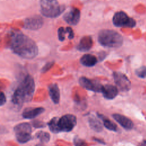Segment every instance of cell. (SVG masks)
<instances>
[{
    "mask_svg": "<svg viewBox=\"0 0 146 146\" xmlns=\"http://www.w3.org/2000/svg\"><path fill=\"white\" fill-rule=\"evenodd\" d=\"M10 48L15 54L25 59H33L38 53L35 42L21 33H16L12 36Z\"/></svg>",
    "mask_w": 146,
    "mask_h": 146,
    "instance_id": "obj_1",
    "label": "cell"
},
{
    "mask_svg": "<svg viewBox=\"0 0 146 146\" xmlns=\"http://www.w3.org/2000/svg\"><path fill=\"white\" fill-rule=\"evenodd\" d=\"M35 91V82L33 78L26 75L19 85L15 89L12 96V103L21 108L25 102L31 100Z\"/></svg>",
    "mask_w": 146,
    "mask_h": 146,
    "instance_id": "obj_2",
    "label": "cell"
},
{
    "mask_svg": "<svg viewBox=\"0 0 146 146\" xmlns=\"http://www.w3.org/2000/svg\"><path fill=\"white\" fill-rule=\"evenodd\" d=\"M98 41L104 47L117 48L122 45L123 39L122 36L116 31L104 29L99 33Z\"/></svg>",
    "mask_w": 146,
    "mask_h": 146,
    "instance_id": "obj_3",
    "label": "cell"
},
{
    "mask_svg": "<svg viewBox=\"0 0 146 146\" xmlns=\"http://www.w3.org/2000/svg\"><path fill=\"white\" fill-rule=\"evenodd\" d=\"M40 6L42 15L48 18L57 17L64 10L56 0H40Z\"/></svg>",
    "mask_w": 146,
    "mask_h": 146,
    "instance_id": "obj_4",
    "label": "cell"
},
{
    "mask_svg": "<svg viewBox=\"0 0 146 146\" xmlns=\"http://www.w3.org/2000/svg\"><path fill=\"white\" fill-rule=\"evenodd\" d=\"M14 131L17 141L20 143H26L31 138V127L27 123L17 124L14 128Z\"/></svg>",
    "mask_w": 146,
    "mask_h": 146,
    "instance_id": "obj_5",
    "label": "cell"
},
{
    "mask_svg": "<svg viewBox=\"0 0 146 146\" xmlns=\"http://www.w3.org/2000/svg\"><path fill=\"white\" fill-rule=\"evenodd\" d=\"M113 25L119 27L132 28L136 26V21L133 18L129 17L123 11L116 13L112 19Z\"/></svg>",
    "mask_w": 146,
    "mask_h": 146,
    "instance_id": "obj_6",
    "label": "cell"
},
{
    "mask_svg": "<svg viewBox=\"0 0 146 146\" xmlns=\"http://www.w3.org/2000/svg\"><path fill=\"white\" fill-rule=\"evenodd\" d=\"M59 127L60 131L70 132L76 124V117L72 114H66L59 119Z\"/></svg>",
    "mask_w": 146,
    "mask_h": 146,
    "instance_id": "obj_7",
    "label": "cell"
},
{
    "mask_svg": "<svg viewBox=\"0 0 146 146\" xmlns=\"http://www.w3.org/2000/svg\"><path fill=\"white\" fill-rule=\"evenodd\" d=\"M79 83L83 88L94 92H102L103 86L96 80H91L86 77L82 76L79 78Z\"/></svg>",
    "mask_w": 146,
    "mask_h": 146,
    "instance_id": "obj_8",
    "label": "cell"
},
{
    "mask_svg": "<svg viewBox=\"0 0 146 146\" xmlns=\"http://www.w3.org/2000/svg\"><path fill=\"white\" fill-rule=\"evenodd\" d=\"M115 83L121 91H128L131 88V83L128 78L123 74L115 72L113 74Z\"/></svg>",
    "mask_w": 146,
    "mask_h": 146,
    "instance_id": "obj_9",
    "label": "cell"
},
{
    "mask_svg": "<svg viewBox=\"0 0 146 146\" xmlns=\"http://www.w3.org/2000/svg\"><path fill=\"white\" fill-rule=\"evenodd\" d=\"M43 19L39 15H34L27 18L24 22V28L26 29L36 30L42 26Z\"/></svg>",
    "mask_w": 146,
    "mask_h": 146,
    "instance_id": "obj_10",
    "label": "cell"
},
{
    "mask_svg": "<svg viewBox=\"0 0 146 146\" xmlns=\"http://www.w3.org/2000/svg\"><path fill=\"white\" fill-rule=\"evenodd\" d=\"M80 13L78 9L72 7L64 15V21L71 25H76L79 21Z\"/></svg>",
    "mask_w": 146,
    "mask_h": 146,
    "instance_id": "obj_11",
    "label": "cell"
},
{
    "mask_svg": "<svg viewBox=\"0 0 146 146\" xmlns=\"http://www.w3.org/2000/svg\"><path fill=\"white\" fill-rule=\"evenodd\" d=\"M113 119L124 128L126 129H131L133 127V123L129 118L126 116L119 114L115 113L112 115Z\"/></svg>",
    "mask_w": 146,
    "mask_h": 146,
    "instance_id": "obj_12",
    "label": "cell"
},
{
    "mask_svg": "<svg viewBox=\"0 0 146 146\" xmlns=\"http://www.w3.org/2000/svg\"><path fill=\"white\" fill-rule=\"evenodd\" d=\"M101 92L106 99H113L117 96L118 94V90L115 86L107 84L103 87Z\"/></svg>",
    "mask_w": 146,
    "mask_h": 146,
    "instance_id": "obj_13",
    "label": "cell"
},
{
    "mask_svg": "<svg viewBox=\"0 0 146 146\" xmlns=\"http://www.w3.org/2000/svg\"><path fill=\"white\" fill-rule=\"evenodd\" d=\"M44 108L42 107L28 108L24 110L22 113V116L25 119H31L36 117L37 116L42 113L44 111Z\"/></svg>",
    "mask_w": 146,
    "mask_h": 146,
    "instance_id": "obj_14",
    "label": "cell"
},
{
    "mask_svg": "<svg viewBox=\"0 0 146 146\" xmlns=\"http://www.w3.org/2000/svg\"><path fill=\"white\" fill-rule=\"evenodd\" d=\"M92 39L90 36H84L80 40L77 46V49L80 51H88L92 46Z\"/></svg>",
    "mask_w": 146,
    "mask_h": 146,
    "instance_id": "obj_15",
    "label": "cell"
},
{
    "mask_svg": "<svg viewBox=\"0 0 146 146\" xmlns=\"http://www.w3.org/2000/svg\"><path fill=\"white\" fill-rule=\"evenodd\" d=\"M48 92L52 101L55 104H58L60 100V92L58 85L55 83L50 84L48 87Z\"/></svg>",
    "mask_w": 146,
    "mask_h": 146,
    "instance_id": "obj_16",
    "label": "cell"
},
{
    "mask_svg": "<svg viewBox=\"0 0 146 146\" xmlns=\"http://www.w3.org/2000/svg\"><path fill=\"white\" fill-rule=\"evenodd\" d=\"M80 62L82 64L87 67H92L97 63L96 56L91 54H85L82 56Z\"/></svg>",
    "mask_w": 146,
    "mask_h": 146,
    "instance_id": "obj_17",
    "label": "cell"
},
{
    "mask_svg": "<svg viewBox=\"0 0 146 146\" xmlns=\"http://www.w3.org/2000/svg\"><path fill=\"white\" fill-rule=\"evenodd\" d=\"M90 127L94 131L100 132L103 130V125L100 121L94 116H90L88 118Z\"/></svg>",
    "mask_w": 146,
    "mask_h": 146,
    "instance_id": "obj_18",
    "label": "cell"
},
{
    "mask_svg": "<svg viewBox=\"0 0 146 146\" xmlns=\"http://www.w3.org/2000/svg\"><path fill=\"white\" fill-rule=\"evenodd\" d=\"M98 116L100 119L102 120L103 125L107 129L110 131H117V127L114 123H113L112 121H111L110 119H108L107 117H106V116H104L102 114L98 113Z\"/></svg>",
    "mask_w": 146,
    "mask_h": 146,
    "instance_id": "obj_19",
    "label": "cell"
},
{
    "mask_svg": "<svg viewBox=\"0 0 146 146\" xmlns=\"http://www.w3.org/2000/svg\"><path fill=\"white\" fill-rule=\"evenodd\" d=\"M59 118L57 117H53L52 119L50 120V121L48 123V127L50 129V131L54 133H57L59 132H60L58 122H59Z\"/></svg>",
    "mask_w": 146,
    "mask_h": 146,
    "instance_id": "obj_20",
    "label": "cell"
},
{
    "mask_svg": "<svg viewBox=\"0 0 146 146\" xmlns=\"http://www.w3.org/2000/svg\"><path fill=\"white\" fill-rule=\"evenodd\" d=\"M36 138L39 139L42 143H47L50 140V136L48 132L44 131H39L35 135Z\"/></svg>",
    "mask_w": 146,
    "mask_h": 146,
    "instance_id": "obj_21",
    "label": "cell"
},
{
    "mask_svg": "<svg viewBox=\"0 0 146 146\" xmlns=\"http://www.w3.org/2000/svg\"><path fill=\"white\" fill-rule=\"evenodd\" d=\"M136 74L137 76L141 78H144L146 77V67L142 66L136 70Z\"/></svg>",
    "mask_w": 146,
    "mask_h": 146,
    "instance_id": "obj_22",
    "label": "cell"
},
{
    "mask_svg": "<svg viewBox=\"0 0 146 146\" xmlns=\"http://www.w3.org/2000/svg\"><path fill=\"white\" fill-rule=\"evenodd\" d=\"M67 33L66 29L65 30L63 27H61L58 29V38L60 41H63L65 39V34Z\"/></svg>",
    "mask_w": 146,
    "mask_h": 146,
    "instance_id": "obj_23",
    "label": "cell"
},
{
    "mask_svg": "<svg viewBox=\"0 0 146 146\" xmlns=\"http://www.w3.org/2000/svg\"><path fill=\"white\" fill-rule=\"evenodd\" d=\"M74 143L75 146H88L87 143L82 139L78 137H75L74 139Z\"/></svg>",
    "mask_w": 146,
    "mask_h": 146,
    "instance_id": "obj_24",
    "label": "cell"
},
{
    "mask_svg": "<svg viewBox=\"0 0 146 146\" xmlns=\"http://www.w3.org/2000/svg\"><path fill=\"white\" fill-rule=\"evenodd\" d=\"M32 125L35 128H43L46 126V124L44 123H43L42 121L39 120H34L33 121Z\"/></svg>",
    "mask_w": 146,
    "mask_h": 146,
    "instance_id": "obj_25",
    "label": "cell"
},
{
    "mask_svg": "<svg viewBox=\"0 0 146 146\" xmlns=\"http://www.w3.org/2000/svg\"><path fill=\"white\" fill-rule=\"evenodd\" d=\"M6 101V98L5 96V94L3 92H1V95H0V106H2Z\"/></svg>",
    "mask_w": 146,
    "mask_h": 146,
    "instance_id": "obj_26",
    "label": "cell"
},
{
    "mask_svg": "<svg viewBox=\"0 0 146 146\" xmlns=\"http://www.w3.org/2000/svg\"><path fill=\"white\" fill-rule=\"evenodd\" d=\"M66 31H67V33H68V38L70 39H72L74 37V34L72 29L71 27H68L66 28Z\"/></svg>",
    "mask_w": 146,
    "mask_h": 146,
    "instance_id": "obj_27",
    "label": "cell"
},
{
    "mask_svg": "<svg viewBox=\"0 0 146 146\" xmlns=\"http://www.w3.org/2000/svg\"><path fill=\"white\" fill-rule=\"evenodd\" d=\"M53 65V63H51V62H50V63H47L42 69V72H46L47 71H48L51 67Z\"/></svg>",
    "mask_w": 146,
    "mask_h": 146,
    "instance_id": "obj_28",
    "label": "cell"
},
{
    "mask_svg": "<svg viewBox=\"0 0 146 146\" xmlns=\"http://www.w3.org/2000/svg\"><path fill=\"white\" fill-rule=\"evenodd\" d=\"M95 141H98L99 143H102V144H104V142L103 141H102V140H100V139H97V138H95Z\"/></svg>",
    "mask_w": 146,
    "mask_h": 146,
    "instance_id": "obj_29",
    "label": "cell"
},
{
    "mask_svg": "<svg viewBox=\"0 0 146 146\" xmlns=\"http://www.w3.org/2000/svg\"><path fill=\"white\" fill-rule=\"evenodd\" d=\"M37 146H40V145H37Z\"/></svg>",
    "mask_w": 146,
    "mask_h": 146,
    "instance_id": "obj_30",
    "label": "cell"
}]
</instances>
